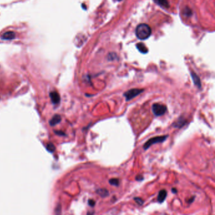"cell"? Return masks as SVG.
<instances>
[{
  "label": "cell",
  "instance_id": "6da1fadb",
  "mask_svg": "<svg viewBox=\"0 0 215 215\" xmlns=\"http://www.w3.org/2000/svg\"><path fill=\"white\" fill-rule=\"evenodd\" d=\"M151 34L150 27L146 24H141L136 28V35L140 40H145Z\"/></svg>",
  "mask_w": 215,
  "mask_h": 215
},
{
  "label": "cell",
  "instance_id": "7a4b0ae2",
  "mask_svg": "<svg viewBox=\"0 0 215 215\" xmlns=\"http://www.w3.org/2000/svg\"><path fill=\"white\" fill-rule=\"evenodd\" d=\"M169 137V135H164V136H155L153 138H151L149 139L147 141H146L143 146V149L144 150H148L150 146L156 143H161L164 142L167 138Z\"/></svg>",
  "mask_w": 215,
  "mask_h": 215
},
{
  "label": "cell",
  "instance_id": "3957f363",
  "mask_svg": "<svg viewBox=\"0 0 215 215\" xmlns=\"http://www.w3.org/2000/svg\"><path fill=\"white\" fill-rule=\"evenodd\" d=\"M167 106L163 104L155 103L152 105V111L155 116H161L163 115L167 112Z\"/></svg>",
  "mask_w": 215,
  "mask_h": 215
},
{
  "label": "cell",
  "instance_id": "277c9868",
  "mask_svg": "<svg viewBox=\"0 0 215 215\" xmlns=\"http://www.w3.org/2000/svg\"><path fill=\"white\" fill-rule=\"evenodd\" d=\"M144 92V89H132L129 90L127 92L124 93V96L126 98V101H129L132 100L134 98L139 95L141 93Z\"/></svg>",
  "mask_w": 215,
  "mask_h": 215
},
{
  "label": "cell",
  "instance_id": "5b68a950",
  "mask_svg": "<svg viewBox=\"0 0 215 215\" xmlns=\"http://www.w3.org/2000/svg\"><path fill=\"white\" fill-rule=\"evenodd\" d=\"M191 77H192V81L194 82V85L196 86L199 89H201V80H200L199 77L197 75L196 73H195L194 72H191Z\"/></svg>",
  "mask_w": 215,
  "mask_h": 215
},
{
  "label": "cell",
  "instance_id": "8992f818",
  "mask_svg": "<svg viewBox=\"0 0 215 215\" xmlns=\"http://www.w3.org/2000/svg\"><path fill=\"white\" fill-rule=\"evenodd\" d=\"M50 97L54 104H57L60 102V96L57 92H51L50 93Z\"/></svg>",
  "mask_w": 215,
  "mask_h": 215
},
{
  "label": "cell",
  "instance_id": "52a82bcc",
  "mask_svg": "<svg viewBox=\"0 0 215 215\" xmlns=\"http://www.w3.org/2000/svg\"><path fill=\"white\" fill-rule=\"evenodd\" d=\"M185 123H186V121H185V119L183 118L182 117H180L177 121H175L174 123H173L172 126L175 127V128H181L182 127H183L185 124Z\"/></svg>",
  "mask_w": 215,
  "mask_h": 215
},
{
  "label": "cell",
  "instance_id": "ba28073f",
  "mask_svg": "<svg viewBox=\"0 0 215 215\" xmlns=\"http://www.w3.org/2000/svg\"><path fill=\"white\" fill-rule=\"evenodd\" d=\"M167 192L166 190L163 189L162 191H160L159 193L158 197H157V201L158 202L162 203L163 202L165 201L166 198H167Z\"/></svg>",
  "mask_w": 215,
  "mask_h": 215
},
{
  "label": "cell",
  "instance_id": "9c48e42d",
  "mask_svg": "<svg viewBox=\"0 0 215 215\" xmlns=\"http://www.w3.org/2000/svg\"><path fill=\"white\" fill-rule=\"evenodd\" d=\"M15 34L12 31H8L5 32L2 37V38L4 39V40H12V39L15 38Z\"/></svg>",
  "mask_w": 215,
  "mask_h": 215
},
{
  "label": "cell",
  "instance_id": "30bf717a",
  "mask_svg": "<svg viewBox=\"0 0 215 215\" xmlns=\"http://www.w3.org/2000/svg\"><path fill=\"white\" fill-rule=\"evenodd\" d=\"M153 2L162 8H167L169 7V3L167 0H153Z\"/></svg>",
  "mask_w": 215,
  "mask_h": 215
},
{
  "label": "cell",
  "instance_id": "8fae6325",
  "mask_svg": "<svg viewBox=\"0 0 215 215\" xmlns=\"http://www.w3.org/2000/svg\"><path fill=\"white\" fill-rule=\"evenodd\" d=\"M61 121V117L60 115H55L53 118L51 119V120L49 122V124L51 126H54L56 124L60 123Z\"/></svg>",
  "mask_w": 215,
  "mask_h": 215
},
{
  "label": "cell",
  "instance_id": "7c38bea8",
  "mask_svg": "<svg viewBox=\"0 0 215 215\" xmlns=\"http://www.w3.org/2000/svg\"><path fill=\"white\" fill-rule=\"evenodd\" d=\"M96 192L99 194L102 198H105L107 196H108L109 193L107 189H97Z\"/></svg>",
  "mask_w": 215,
  "mask_h": 215
},
{
  "label": "cell",
  "instance_id": "4fadbf2b",
  "mask_svg": "<svg viewBox=\"0 0 215 215\" xmlns=\"http://www.w3.org/2000/svg\"><path fill=\"white\" fill-rule=\"evenodd\" d=\"M138 49L142 53H148V49L145 46V45L143 43H138L136 45Z\"/></svg>",
  "mask_w": 215,
  "mask_h": 215
},
{
  "label": "cell",
  "instance_id": "5bb4252c",
  "mask_svg": "<svg viewBox=\"0 0 215 215\" xmlns=\"http://www.w3.org/2000/svg\"><path fill=\"white\" fill-rule=\"evenodd\" d=\"M109 182L112 185H115V186H119V180L118 179H111L109 180Z\"/></svg>",
  "mask_w": 215,
  "mask_h": 215
},
{
  "label": "cell",
  "instance_id": "9a60e30c",
  "mask_svg": "<svg viewBox=\"0 0 215 215\" xmlns=\"http://www.w3.org/2000/svg\"><path fill=\"white\" fill-rule=\"evenodd\" d=\"M46 148H47V150L51 152V153H53V152H54L55 151V146L52 143H49L46 146Z\"/></svg>",
  "mask_w": 215,
  "mask_h": 215
},
{
  "label": "cell",
  "instance_id": "2e32d148",
  "mask_svg": "<svg viewBox=\"0 0 215 215\" xmlns=\"http://www.w3.org/2000/svg\"><path fill=\"white\" fill-rule=\"evenodd\" d=\"M134 200L138 203V204L139 205V206H141V205H143V204L144 203V201L141 199V198H138V197H136V198H134Z\"/></svg>",
  "mask_w": 215,
  "mask_h": 215
},
{
  "label": "cell",
  "instance_id": "e0dca14e",
  "mask_svg": "<svg viewBox=\"0 0 215 215\" xmlns=\"http://www.w3.org/2000/svg\"><path fill=\"white\" fill-rule=\"evenodd\" d=\"M89 205L91 207H94L95 205V201L93 199L89 200Z\"/></svg>",
  "mask_w": 215,
  "mask_h": 215
},
{
  "label": "cell",
  "instance_id": "ac0fdd59",
  "mask_svg": "<svg viewBox=\"0 0 215 215\" xmlns=\"http://www.w3.org/2000/svg\"><path fill=\"white\" fill-rule=\"evenodd\" d=\"M143 179H144V177L141 175H138L136 177V180L137 181H142Z\"/></svg>",
  "mask_w": 215,
  "mask_h": 215
},
{
  "label": "cell",
  "instance_id": "d6986e66",
  "mask_svg": "<svg viewBox=\"0 0 215 215\" xmlns=\"http://www.w3.org/2000/svg\"><path fill=\"white\" fill-rule=\"evenodd\" d=\"M172 192L174 193V194H175V193L176 194V193L177 192V189H176L175 188H172Z\"/></svg>",
  "mask_w": 215,
  "mask_h": 215
},
{
  "label": "cell",
  "instance_id": "ffe728a7",
  "mask_svg": "<svg viewBox=\"0 0 215 215\" xmlns=\"http://www.w3.org/2000/svg\"><path fill=\"white\" fill-rule=\"evenodd\" d=\"M119 1H121V0H119Z\"/></svg>",
  "mask_w": 215,
  "mask_h": 215
}]
</instances>
